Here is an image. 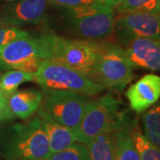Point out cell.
Wrapping results in <instances>:
<instances>
[{"label": "cell", "instance_id": "obj_5", "mask_svg": "<svg viewBox=\"0 0 160 160\" xmlns=\"http://www.w3.org/2000/svg\"><path fill=\"white\" fill-rule=\"evenodd\" d=\"M132 68L122 46L108 41L100 42L94 81L104 88L122 90L132 79Z\"/></svg>", "mask_w": 160, "mask_h": 160}, {"label": "cell", "instance_id": "obj_4", "mask_svg": "<svg viewBox=\"0 0 160 160\" xmlns=\"http://www.w3.org/2000/svg\"><path fill=\"white\" fill-rule=\"evenodd\" d=\"M125 118L126 117L118 112V102L113 96L107 94L91 100L75 132L77 142L86 144L102 132L117 130Z\"/></svg>", "mask_w": 160, "mask_h": 160}, {"label": "cell", "instance_id": "obj_11", "mask_svg": "<svg viewBox=\"0 0 160 160\" xmlns=\"http://www.w3.org/2000/svg\"><path fill=\"white\" fill-rule=\"evenodd\" d=\"M121 46L133 67L160 70V40L134 38Z\"/></svg>", "mask_w": 160, "mask_h": 160}, {"label": "cell", "instance_id": "obj_10", "mask_svg": "<svg viewBox=\"0 0 160 160\" xmlns=\"http://www.w3.org/2000/svg\"><path fill=\"white\" fill-rule=\"evenodd\" d=\"M48 3V0H17L0 10V24L38 25L45 21Z\"/></svg>", "mask_w": 160, "mask_h": 160}, {"label": "cell", "instance_id": "obj_28", "mask_svg": "<svg viewBox=\"0 0 160 160\" xmlns=\"http://www.w3.org/2000/svg\"><path fill=\"white\" fill-rule=\"evenodd\" d=\"M8 1H12V0H8Z\"/></svg>", "mask_w": 160, "mask_h": 160}, {"label": "cell", "instance_id": "obj_14", "mask_svg": "<svg viewBox=\"0 0 160 160\" xmlns=\"http://www.w3.org/2000/svg\"><path fill=\"white\" fill-rule=\"evenodd\" d=\"M42 102V92L36 89L15 91L8 96L10 110L20 119H28L37 112Z\"/></svg>", "mask_w": 160, "mask_h": 160}, {"label": "cell", "instance_id": "obj_21", "mask_svg": "<svg viewBox=\"0 0 160 160\" xmlns=\"http://www.w3.org/2000/svg\"><path fill=\"white\" fill-rule=\"evenodd\" d=\"M158 0H123L117 6L118 13L139 11H154Z\"/></svg>", "mask_w": 160, "mask_h": 160}, {"label": "cell", "instance_id": "obj_23", "mask_svg": "<svg viewBox=\"0 0 160 160\" xmlns=\"http://www.w3.org/2000/svg\"><path fill=\"white\" fill-rule=\"evenodd\" d=\"M14 118L8 105V95L0 89V123L10 122Z\"/></svg>", "mask_w": 160, "mask_h": 160}, {"label": "cell", "instance_id": "obj_3", "mask_svg": "<svg viewBox=\"0 0 160 160\" xmlns=\"http://www.w3.org/2000/svg\"><path fill=\"white\" fill-rule=\"evenodd\" d=\"M34 82L43 90H64L94 96L105 88L86 75L65 65L42 60L34 73Z\"/></svg>", "mask_w": 160, "mask_h": 160}, {"label": "cell", "instance_id": "obj_13", "mask_svg": "<svg viewBox=\"0 0 160 160\" xmlns=\"http://www.w3.org/2000/svg\"><path fill=\"white\" fill-rule=\"evenodd\" d=\"M37 111L38 116L41 118L44 130L48 139L51 154L65 149L77 142L75 132L52 119L51 116L41 107V105Z\"/></svg>", "mask_w": 160, "mask_h": 160}, {"label": "cell", "instance_id": "obj_19", "mask_svg": "<svg viewBox=\"0 0 160 160\" xmlns=\"http://www.w3.org/2000/svg\"><path fill=\"white\" fill-rule=\"evenodd\" d=\"M34 81V74L18 69H8L0 75V89L9 96L23 83Z\"/></svg>", "mask_w": 160, "mask_h": 160}, {"label": "cell", "instance_id": "obj_16", "mask_svg": "<svg viewBox=\"0 0 160 160\" xmlns=\"http://www.w3.org/2000/svg\"><path fill=\"white\" fill-rule=\"evenodd\" d=\"M128 127L133 144L142 160H160V148L149 142L135 120H128Z\"/></svg>", "mask_w": 160, "mask_h": 160}, {"label": "cell", "instance_id": "obj_25", "mask_svg": "<svg viewBox=\"0 0 160 160\" xmlns=\"http://www.w3.org/2000/svg\"><path fill=\"white\" fill-rule=\"evenodd\" d=\"M93 1H95L98 4L103 5V6H109L111 8H116L123 0H93Z\"/></svg>", "mask_w": 160, "mask_h": 160}, {"label": "cell", "instance_id": "obj_7", "mask_svg": "<svg viewBox=\"0 0 160 160\" xmlns=\"http://www.w3.org/2000/svg\"><path fill=\"white\" fill-rule=\"evenodd\" d=\"M89 96L64 90H43L41 107L53 120L76 132L79 126Z\"/></svg>", "mask_w": 160, "mask_h": 160}, {"label": "cell", "instance_id": "obj_9", "mask_svg": "<svg viewBox=\"0 0 160 160\" xmlns=\"http://www.w3.org/2000/svg\"><path fill=\"white\" fill-rule=\"evenodd\" d=\"M113 33L119 46L134 38L160 40V13L155 11L119 13L115 17Z\"/></svg>", "mask_w": 160, "mask_h": 160}, {"label": "cell", "instance_id": "obj_1", "mask_svg": "<svg viewBox=\"0 0 160 160\" xmlns=\"http://www.w3.org/2000/svg\"><path fill=\"white\" fill-rule=\"evenodd\" d=\"M50 154L48 139L38 116L0 130V155L6 160L47 158Z\"/></svg>", "mask_w": 160, "mask_h": 160}, {"label": "cell", "instance_id": "obj_6", "mask_svg": "<svg viewBox=\"0 0 160 160\" xmlns=\"http://www.w3.org/2000/svg\"><path fill=\"white\" fill-rule=\"evenodd\" d=\"M66 12L72 30L83 39L101 42L114 32V8L94 3L66 9Z\"/></svg>", "mask_w": 160, "mask_h": 160}, {"label": "cell", "instance_id": "obj_29", "mask_svg": "<svg viewBox=\"0 0 160 160\" xmlns=\"http://www.w3.org/2000/svg\"><path fill=\"white\" fill-rule=\"evenodd\" d=\"M0 25H1V24H0Z\"/></svg>", "mask_w": 160, "mask_h": 160}, {"label": "cell", "instance_id": "obj_20", "mask_svg": "<svg viewBox=\"0 0 160 160\" xmlns=\"http://www.w3.org/2000/svg\"><path fill=\"white\" fill-rule=\"evenodd\" d=\"M47 160H90L86 144L73 143L59 152L52 153Z\"/></svg>", "mask_w": 160, "mask_h": 160}, {"label": "cell", "instance_id": "obj_15", "mask_svg": "<svg viewBox=\"0 0 160 160\" xmlns=\"http://www.w3.org/2000/svg\"><path fill=\"white\" fill-rule=\"evenodd\" d=\"M117 130L102 132L86 143L89 159L115 160L117 150Z\"/></svg>", "mask_w": 160, "mask_h": 160}, {"label": "cell", "instance_id": "obj_27", "mask_svg": "<svg viewBox=\"0 0 160 160\" xmlns=\"http://www.w3.org/2000/svg\"><path fill=\"white\" fill-rule=\"evenodd\" d=\"M18 160H29V159H18ZM35 160H47V158H40V159H35Z\"/></svg>", "mask_w": 160, "mask_h": 160}, {"label": "cell", "instance_id": "obj_18", "mask_svg": "<svg viewBox=\"0 0 160 160\" xmlns=\"http://www.w3.org/2000/svg\"><path fill=\"white\" fill-rule=\"evenodd\" d=\"M142 122L145 137L155 146L160 148V102L144 111Z\"/></svg>", "mask_w": 160, "mask_h": 160}, {"label": "cell", "instance_id": "obj_2", "mask_svg": "<svg viewBox=\"0 0 160 160\" xmlns=\"http://www.w3.org/2000/svg\"><path fill=\"white\" fill-rule=\"evenodd\" d=\"M44 52V60L65 65L93 80L100 42L68 39L47 32L38 36Z\"/></svg>", "mask_w": 160, "mask_h": 160}, {"label": "cell", "instance_id": "obj_24", "mask_svg": "<svg viewBox=\"0 0 160 160\" xmlns=\"http://www.w3.org/2000/svg\"><path fill=\"white\" fill-rule=\"evenodd\" d=\"M49 3L59 6H62L65 9L75 8L78 6H89L96 3L93 0H48Z\"/></svg>", "mask_w": 160, "mask_h": 160}, {"label": "cell", "instance_id": "obj_17", "mask_svg": "<svg viewBox=\"0 0 160 160\" xmlns=\"http://www.w3.org/2000/svg\"><path fill=\"white\" fill-rule=\"evenodd\" d=\"M116 135L117 150L115 160H142L132 140L126 118L122 126L117 130Z\"/></svg>", "mask_w": 160, "mask_h": 160}, {"label": "cell", "instance_id": "obj_12", "mask_svg": "<svg viewBox=\"0 0 160 160\" xmlns=\"http://www.w3.org/2000/svg\"><path fill=\"white\" fill-rule=\"evenodd\" d=\"M126 96L130 108L136 113H142L160 99V77L155 74L143 76L130 86Z\"/></svg>", "mask_w": 160, "mask_h": 160}, {"label": "cell", "instance_id": "obj_8", "mask_svg": "<svg viewBox=\"0 0 160 160\" xmlns=\"http://www.w3.org/2000/svg\"><path fill=\"white\" fill-rule=\"evenodd\" d=\"M42 60L44 52L38 36L20 37L0 49L1 70L18 69L34 74Z\"/></svg>", "mask_w": 160, "mask_h": 160}, {"label": "cell", "instance_id": "obj_22", "mask_svg": "<svg viewBox=\"0 0 160 160\" xmlns=\"http://www.w3.org/2000/svg\"><path fill=\"white\" fill-rule=\"evenodd\" d=\"M26 35H29L27 31L16 28L14 26L0 25V49H2L6 44L13 39Z\"/></svg>", "mask_w": 160, "mask_h": 160}, {"label": "cell", "instance_id": "obj_26", "mask_svg": "<svg viewBox=\"0 0 160 160\" xmlns=\"http://www.w3.org/2000/svg\"><path fill=\"white\" fill-rule=\"evenodd\" d=\"M155 12L160 13V0H158V4H157V6H156V9L154 10Z\"/></svg>", "mask_w": 160, "mask_h": 160}]
</instances>
